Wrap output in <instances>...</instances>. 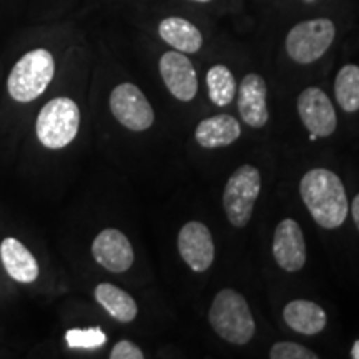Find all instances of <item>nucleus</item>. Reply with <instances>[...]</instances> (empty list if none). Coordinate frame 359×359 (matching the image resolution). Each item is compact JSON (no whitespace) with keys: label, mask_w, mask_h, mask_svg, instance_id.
Returning <instances> with one entry per match:
<instances>
[{"label":"nucleus","mask_w":359,"mask_h":359,"mask_svg":"<svg viewBox=\"0 0 359 359\" xmlns=\"http://www.w3.org/2000/svg\"><path fill=\"white\" fill-rule=\"evenodd\" d=\"M299 195L314 222L325 230H336L346 222L349 212L346 190L331 170H309L299 183Z\"/></svg>","instance_id":"f257e3e1"},{"label":"nucleus","mask_w":359,"mask_h":359,"mask_svg":"<svg viewBox=\"0 0 359 359\" xmlns=\"http://www.w3.org/2000/svg\"><path fill=\"white\" fill-rule=\"evenodd\" d=\"M208 318L215 333L231 344L243 346L257 333L248 303L235 290L224 288L215 296Z\"/></svg>","instance_id":"f03ea898"},{"label":"nucleus","mask_w":359,"mask_h":359,"mask_svg":"<svg viewBox=\"0 0 359 359\" xmlns=\"http://www.w3.org/2000/svg\"><path fill=\"white\" fill-rule=\"evenodd\" d=\"M55 75V60L45 48L27 52L8 74L7 90L13 100L27 103L39 98Z\"/></svg>","instance_id":"7ed1b4c3"},{"label":"nucleus","mask_w":359,"mask_h":359,"mask_svg":"<svg viewBox=\"0 0 359 359\" xmlns=\"http://www.w3.org/2000/svg\"><path fill=\"white\" fill-rule=\"evenodd\" d=\"M80 127L77 103L67 97L53 98L37 116V138L50 150L64 148L74 142Z\"/></svg>","instance_id":"20e7f679"},{"label":"nucleus","mask_w":359,"mask_h":359,"mask_svg":"<svg viewBox=\"0 0 359 359\" xmlns=\"http://www.w3.org/2000/svg\"><path fill=\"white\" fill-rule=\"evenodd\" d=\"M259 190L262 177L253 165H243L231 175L224 185L223 208L233 226L245 228L248 224Z\"/></svg>","instance_id":"39448f33"},{"label":"nucleus","mask_w":359,"mask_h":359,"mask_svg":"<svg viewBox=\"0 0 359 359\" xmlns=\"http://www.w3.org/2000/svg\"><path fill=\"white\" fill-rule=\"evenodd\" d=\"M336 37V27L330 19H311L296 24L286 37V52L296 64L308 65L327 52Z\"/></svg>","instance_id":"423d86ee"},{"label":"nucleus","mask_w":359,"mask_h":359,"mask_svg":"<svg viewBox=\"0 0 359 359\" xmlns=\"http://www.w3.org/2000/svg\"><path fill=\"white\" fill-rule=\"evenodd\" d=\"M110 110L118 123L133 132L148 130L155 122V114L143 92L133 83H122L110 95Z\"/></svg>","instance_id":"0eeeda50"},{"label":"nucleus","mask_w":359,"mask_h":359,"mask_svg":"<svg viewBox=\"0 0 359 359\" xmlns=\"http://www.w3.org/2000/svg\"><path fill=\"white\" fill-rule=\"evenodd\" d=\"M298 114L308 132L316 137H330L334 133L336 125H338L333 103L318 87H309L299 93Z\"/></svg>","instance_id":"6e6552de"},{"label":"nucleus","mask_w":359,"mask_h":359,"mask_svg":"<svg viewBox=\"0 0 359 359\" xmlns=\"http://www.w3.org/2000/svg\"><path fill=\"white\" fill-rule=\"evenodd\" d=\"M178 251L193 271H206L215 259V243L208 226L201 222L183 224L178 233Z\"/></svg>","instance_id":"1a4fd4ad"},{"label":"nucleus","mask_w":359,"mask_h":359,"mask_svg":"<svg viewBox=\"0 0 359 359\" xmlns=\"http://www.w3.org/2000/svg\"><path fill=\"white\" fill-rule=\"evenodd\" d=\"M160 74L170 93L182 102H190L198 92V77L188 57L178 50L163 53L160 58Z\"/></svg>","instance_id":"9d476101"},{"label":"nucleus","mask_w":359,"mask_h":359,"mask_svg":"<svg viewBox=\"0 0 359 359\" xmlns=\"http://www.w3.org/2000/svg\"><path fill=\"white\" fill-rule=\"evenodd\" d=\"M273 255L280 268L288 273L299 271L306 263V241L302 226L291 218H285L276 226L273 238Z\"/></svg>","instance_id":"9b49d317"},{"label":"nucleus","mask_w":359,"mask_h":359,"mask_svg":"<svg viewBox=\"0 0 359 359\" xmlns=\"http://www.w3.org/2000/svg\"><path fill=\"white\" fill-rule=\"evenodd\" d=\"M92 255L95 262L111 273H123L132 268L135 253L128 238L115 228H107L93 240Z\"/></svg>","instance_id":"f8f14e48"},{"label":"nucleus","mask_w":359,"mask_h":359,"mask_svg":"<svg viewBox=\"0 0 359 359\" xmlns=\"http://www.w3.org/2000/svg\"><path fill=\"white\" fill-rule=\"evenodd\" d=\"M268 88L262 75L248 74L238 87V110L243 122L251 128H262L268 123Z\"/></svg>","instance_id":"ddd939ff"},{"label":"nucleus","mask_w":359,"mask_h":359,"mask_svg":"<svg viewBox=\"0 0 359 359\" xmlns=\"http://www.w3.org/2000/svg\"><path fill=\"white\" fill-rule=\"evenodd\" d=\"M0 258L4 268L12 280L19 283H34L39 278V263L30 250L15 238H6L0 243Z\"/></svg>","instance_id":"4468645a"},{"label":"nucleus","mask_w":359,"mask_h":359,"mask_svg":"<svg viewBox=\"0 0 359 359\" xmlns=\"http://www.w3.org/2000/svg\"><path fill=\"white\" fill-rule=\"evenodd\" d=\"M241 135L240 122L235 116L222 114L205 118L195 130V138L203 148H222L235 143Z\"/></svg>","instance_id":"2eb2a0df"},{"label":"nucleus","mask_w":359,"mask_h":359,"mask_svg":"<svg viewBox=\"0 0 359 359\" xmlns=\"http://www.w3.org/2000/svg\"><path fill=\"white\" fill-rule=\"evenodd\" d=\"M283 320L296 333L314 336L325 330L326 313L316 303L308 302V299H294L283 309Z\"/></svg>","instance_id":"dca6fc26"},{"label":"nucleus","mask_w":359,"mask_h":359,"mask_svg":"<svg viewBox=\"0 0 359 359\" xmlns=\"http://www.w3.org/2000/svg\"><path fill=\"white\" fill-rule=\"evenodd\" d=\"M160 37L183 53H196L203 45V35L190 20L182 17H167L158 25Z\"/></svg>","instance_id":"f3484780"},{"label":"nucleus","mask_w":359,"mask_h":359,"mask_svg":"<svg viewBox=\"0 0 359 359\" xmlns=\"http://www.w3.org/2000/svg\"><path fill=\"white\" fill-rule=\"evenodd\" d=\"M95 299L116 321L132 323L137 318V303L127 291L120 290L118 286L102 283L95 288Z\"/></svg>","instance_id":"a211bd4d"},{"label":"nucleus","mask_w":359,"mask_h":359,"mask_svg":"<svg viewBox=\"0 0 359 359\" xmlns=\"http://www.w3.org/2000/svg\"><path fill=\"white\" fill-rule=\"evenodd\" d=\"M334 95L339 107L348 114L359 110V67L344 65L334 80Z\"/></svg>","instance_id":"6ab92c4d"},{"label":"nucleus","mask_w":359,"mask_h":359,"mask_svg":"<svg viewBox=\"0 0 359 359\" xmlns=\"http://www.w3.org/2000/svg\"><path fill=\"white\" fill-rule=\"evenodd\" d=\"M206 85H208V95L215 105L226 107L235 100L236 82L231 70L224 65H215L206 74Z\"/></svg>","instance_id":"aec40b11"},{"label":"nucleus","mask_w":359,"mask_h":359,"mask_svg":"<svg viewBox=\"0 0 359 359\" xmlns=\"http://www.w3.org/2000/svg\"><path fill=\"white\" fill-rule=\"evenodd\" d=\"M67 344L74 349H95L105 344L107 336L100 327L88 330H69L65 333Z\"/></svg>","instance_id":"412c9836"},{"label":"nucleus","mask_w":359,"mask_h":359,"mask_svg":"<svg viewBox=\"0 0 359 359\" xmlns=\"http://www.w3.org/2000/svg\"><path fill=\"white\" fill-rule=\"evenodd\" d=\"M269 358L271 359H318V354L311 349L302 346V344L293 343V341H281V343L273 344L269 349Z\"/></svg>","instance_id":"4be33fe9"},{"label":"nucleus","mask_w":359,"mask_h":359,"mask_svg":"<svg viewBox=\"0 0 359 359\" xmlns=\"http://www.w3.org/2000/svg\"><path fill=\"white\" fill-rule=\"evenodd\" d=\"M143 358H145V354L142 353V349L128 339L118 341L110 353V359H143Z\"/></svg>","instance_id":"5701e85b"},{"label":"nucleus","mask_w":359,"mask_h":359,"mask_svg":"<svg viewBox=\"0 0 359 359\" xmlns=\"http://www.w3.org/2000/svg\"><path fill=\"white\" fill-rule=\"evenodd\" d=\"M351 213H353L354 224H356V228L359 230V193H358L356 196H354V200H353V205H351Z\"/></svg>","instance_id":"b1692460"},{"label":"nucleus","mask_w":359,"mask_h":359,"mask_svg":"<svg viewBox=\"0 0 359 359\" xmlns=\"http://www.w3.org/2000/svg\"><path fill=\"white\" fill-rule=\"evenodd\" d=\"M351 356L354 359H359V341H356V343H354V346L351 349Z\"/></svg>","instance_id":"393cba45"},{"label":"nucleus","mask_w":359,"mask_h":359,"mask_svg":"<svg viewBox=\"0 0 359 359\" xmlns=\"http://www.w3.org/2000/svg\"><path fill=\"white\" fill-rule=\"evenodd\" d=\"M193 2H210V0H193Z\"/></svg>","instance_id":"a878e982"}]
</instances>
